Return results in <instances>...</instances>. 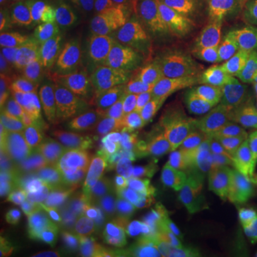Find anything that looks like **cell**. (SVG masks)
<instances>
[{"label":"cell","instance_id":"16","mask_svg":"<svg viewBox=\"0 0 257 257\" xmlns=\"http://www.w3.org/2000/svg\"><path fill=\"white\" fill-rule=\"evenodd\" d=\"M194 220H173L139 241L136 257H189L196 244L204 237Z\"/></svg>","mask_w":257,"mask_h":257},{"label":"cell","instance_id":"20","mask_svg":"<svg viewBox=\"0 0 257 257\" xmlns=\"http://www.w3.org/2000/svg\"><path fill=\"white\" fill-rule=\"evenodd\" d=\"M79 169L64 165L56 157L45 153H26L22 166V184L59 186L74 184Z\"/></svg>","mask_w":257,"mask_h":257},{"label":"cell","instance_id":"13","mask_svg":"<svg viewBox=\"0 0 257 257\" xmlns=\"http://www.w3.org/2000/svg\"><path fill=\"white\" fill-rule=\"evenodd\" d=\"M250 167L239 169L203 184L189 197L193 220L204 231L213 219L239 199L250 187ZM206 234V233H204Z\"/></svg>","mask_w":257,"mask_h":257},{"label":"cell","instance_id":"30","mask_svg":"<svg viewBox=\"0 0 257 257\" xmlns=\"http://www.w3.org/2000/svg\"><path fill=\"white\" fill-rule=\"evenodd\" d=\"M36 94H2V106L29 136L30 111Z\"/></svg>","mask_w":257,"mask_h":257},{"label":"cell","instance_id":"19","mask_svg":"<svg viewBox=\"0 0 257 257\" xmlns=\"http://www.w3.org/2000/svg\"><path fill=\"white\" fill-rule=\"evenodd\" d=\"M60 74L33 63H5L0 67L2 94H39Z\"/></svg>","mask_w":257,"mask_h":257},{"label":"cell","instance_id":"23","mask_svg":"<svg viewBox=\"0 0 257 257\" xmlns=\"http://www.w3.org/2000/svg\"><path fill=\"white\" fill-rule=\"evenodd\" d=\"M250 187L231 206H229L206 226L204 229L206 234H221L239 240H243L247 236L250 230L246 219V203H247Z\"/></svg>","mask_w":257,"mask_h":257},{"label":"cell","instance_id":"33","mask_svg":"<svg viewBox=\"0 0 257 257\" xmlns=\"http://www.w3.org/2000/svg\"><path fill=\"white\" fill-rule=\"evenodd\" d=\"M246 219L248 230L257 227V187H250L246 203Z\"/></svg>","mask_w":257,"mask_h":257},{"label":"cell","instance_id":"5","mask_svg":"<svg viewBox=\"0 0 257 257\" xmlns=\"http://www.w3.org/2000/svg\"><path fill=\"white\" fill-rule=\"evenodd\" d=\"M231 82L219 70L184 67L177 74L173 86L172 110L177 138L189 139L209 130L219 109L223 94Z\"/></svg>","mask_w":257,"mask_h":257},{"label":"cell","instance_id":"22","mask_svg":"<svg viewBox=\"0 0 257 257\" xmlns=\"http://www.w3.org/2000/svg\"><path fill=\"white\" fill-rule=\"evenodd\" d=\"M25 155L20 150L10 147L0 149V214L8 213L12 203L18 197L22 189V166Z\"/></svg>","mask_w":257,"mask_h":257},{"label":"cell","instance_id":"12","mask_svg":"<svg viewBox=\"0 0 257 257\" xmlns=\"http://www.w3.org/2000/svg\"><path fill=\"white\" fill-rule=\"evenodd\" d=\"M209 130L257 143V93L231 80Z\"/></svg>","mask_w":257,"mask_h":257},{"label":"cell","instance_id":"7","mask_svg":"<svg viewBox=\"0 0 257 257\" xmlns=\"http://www.w3.org/2000/svg\"><path fill=\"white\" fill-rule=\"evenodd\" d=\"M124 72L119 67L80 89L77 119L92 140L106 138L124 97Z\"/></svg>","mask_w":257,"mask_h":257},{"label":"cell","instance_id":"26","mask_svg":"<svg viewBox=\"0 0 257 257\" xmlns=\"http://www.w3.org/2000/svg\"><path fill=\"white\" fill-rule=\"evenodd\" d=\"M25 43L22 37L20 23L12 15H2L0 20V62L9 63L10 60L23 55Z\"/></svg>","mask_w":257,"mask_h":257},{"label":"cell","instance_id":"9","mask_svg":"<svg viewBox=\"0 0 257 257\" xmlns=\"http://www.w3.org/2000/svg\"><path fill=\"white\" fill-rule=\"evenodd\" d=\"M79 94L80 87L70 76L60 74L49 87L36 94L30 111L29 136L43 142L56 127L77 117Z\"/></svg>","mask_w":257,"mask_h":257},{"label":"cell","instance_id":"36","mask_svg":"<svg viewBox=\"0 0 257 257\" xmlns=\"http://www.w3.org/2000/svg\"><path fill=\"white\" fill-rule=\"evenodd\" d=\"M20 2H25V0H0L2 15H10L13 10L18 9Z\"/></svg>","mask_w":257,"mask_h":257},{"label":"cell","instance_id":"35","mask_svg":"<svg viewBox=\"0 0 257 257\" xmlns=\"http://www.w3.org/2000/svg\"><path fill=\"white\" fill-rule=\"evenodd\" d=\"M237 10H257V0H224Z\"/></svg>","mask_w":257,"mask_h":257},{"label":"cell","instance_id":"11","mask_svg":"<svg viewBox=\"0 0 257 257\" xmlns=\"http://www.w3.org/2000/svg\"><path fill=\"white\" fill-rule=\"evenodd\" d=\"M22 190L45 213L52 223L70 241L84 239L82 227V202L74 184L40 186L22 184Z\"/></svg>","mask_w":257,"mask_h":257},{"label":"cell","instance_id":"1","mask_svg":"<svg viewBox=\"0 0 257 257\" xmlns=\"http://www.w3.org/2000/svg\"><path fill=\"white\" fill-rule=\"evenodd\" d=\"M114 247L146 237L177 217L180 206L135 176L109 165Z\"/></svg>","mask_w":257,"mask_h":257},{"label":"cell","instance_id":"32","mask_svg":"<svg viewBox=\"0 0 257 257\" xmlns=\"http://www.w3.org/2000/svg\"><path fill=\"white\" fill-rule=\"evenodd\" d=\"M42 241L46 244V247L49 248V251L53 253H59L67 250L72 246V241L64 236L60 230L57 229L56 226H53L52 223H49L46 226V230L42 236Z\"/></svg>","mask_w":257,"mask_h":257},{"label":"cell","instance_id":"8","mask_svg":"<svg viewBox=\"0 0 257 257\" xmlns=\"http://www.w3.org/2000/svg\"><path fill=\"white\" fill-rule=\"evenodd\" d=\"M87 226L94 240L104 248L114 247L109 165H92L82 172L77 182Z\"/></svg>","mask_w":257,"mask_h":257},{"label":"cell","instance_id":"27","mask_svg":"<svg viewBox=\"0 0 257 257\" xmlns=\"http://www.w3.org/2000/svg\"><path fill=\"white\" fill-rule=\"evenodd\" d=\"M230 76L241 87L257 93V39L230 66Z\"/></svg>","mask_w":257,"mask_h":257},{"label":"cell","instance_id":"31","mask_svg":"<svg viewBox=\"0 0 257 257\" xmlns=\"http://www.w3.org/2000/svg\"><path fill=\"white\" fill-rule=\"evenodd\" d=\"M25 136H28L18 123L13 120L8 110L0 107V143L2 147H10L15 150H20L25 145Z\"/></svg>","mask_w":257,"mask_h":257},{"label":"cell","instance_id":"4","mask_svg":"<svg viewBox=\"0 0 257 257\" xmlns=\"http://www.w3.org/2000/svg\"><path fill=\"white\" fill-rule=\"evenodd\" d=\"M165 106L159 80L155 77L139 80L124 93L104 143L117 149H132L159 140L165 127Z\"/></svg>","mask_w":257,"mask_h":257},{"label":"cell","instance_id":"14","mask_svg":"<svg viewBox=\"0 0 257 257\" xmlns=\"http://www.w3.org/2000/svg\"><path fill=\"white\" fill-rule=\"evenodd\" d=\"M111 45L124 57L145 53L156 35L143 13L126 0H116L109 10Z\"/></svg>","mask_w":257,"mask_h":257},{"label":"cell","instance_id":"25","mask_svg":"<svg viewBox=\"0 0 257 257\" xmlns=\"http://www.w3.org/2000/svg\"><path fill=\"white\" fill-rule=\"evenodd\" d=\"M2 246L8 250L12 257H50L46 244L40 239L19 233L2 224Z\"/></svg>","mask_w":257,"mask_h":257},{"label":"cell","instance_id":"2","mask_svg":"<svg viewBox=\"0 0 257 257\" xmlns=\"http://www.w3.org/2000/svg\"><path fill=\"white\" fill-rule=\"evenodd\" d=\"M100 159L135 176L140 182L175 200L180 209H189V180L180 150L173 140H156L145 146L117 149L100 143L96 149Z\"/></svg>","mask_w":257,"mask_h":257},{"label":"cell","instance_id":"39","mask_svg":"<svg viewBox=\"0 0 257 257\" xmlns=\"http://www.w3.org/2000/svg\"><path fill=\"white\" fill-rule=\"evenodd\" d=\"M25 2H28V3H40V2H50V0H25Z\"/></svg>","mask_w":257,"mask_h":257},{"label":"cell","instance_id":"37","mask_svg":"<svg viewBox=\"0 0 257 257\" xmlns=\"http://www.w3.org/2000/svg\"><path fill=\"white\" fill-rule=\"evenodd\" d=\"M50 257H84V256L80 254L79 251L73 250V248H67V250L59 251V253H53Z\"/></svg>","mask_w":257,"mask_h":257},{"label":"cell","instance_id":"15","mask_svg":"<svg viewBox=\"0 0 257 257\" xmlns=\"http://www.w3.org/2000/svg\"><path fill=\"white\" fill-rule=\"evenodd\" d=\"M20 30L26 49L47 55H59L69 49L62 22L52 0L32 3L23 12Z\"/></svg>","mask_w":257,"mask_h":257},{"label":"cell","instance_id":"34","mask_svg":"<svg viewBox=\"0 0 257 257\" xmlns=\"http://www.w3.org/2000/svg\"><path fill=\"white\" fill-rule=\"evenodd\" d=\"M246 246V257H257V227L251 229L244 237Z\"/></svg>","mask_w":257,"mask_h":257},{"label":"cell","instance_id":"21","mask_svg":"<svg viewBox=\"0 0 257 257\" xmlns=\"http://www.w3.org/2000/svg\"><path fill=\"white\" fill-rule=\"evenodd\" d=\"M2 224H6L19 233L42 240L49 220L45 213L22 190L12 203L8 213L2 217Z\"/></svg>","mask_w":257,"mask_h":257},{"label":"cell","instance_id":"24","mask_svg":"<svg viewBox=\"0 0 257 257\" xmlns=\"http://www.w3.org/2000/svg\"><path fill=\"white\" fill-rule=\"evenodd\" d=\"M244 239L221 234H206L193 248L189 257H246Z\"/></svg>","mask_w":257,"mask_h":257},{"label":"cell","instance_id":"10","mask_svg":"<svg viewBox=\"0 0 257 257\" xmlns=\"http://www.w3.org/2000/svg\"><path fill=\"white\" fill-rule=\"evenodd\" d=\"M62 22L67 47L109 45L110 16L92 0H52Z\"/></svg>","mask_w":257,"mask_h":257},{"label":"cell","instance_id":"17","mask_svg":"<svg viewBox=\"0 0 257 257\" xmlns=\"http://www.w3.org/2000/svg\"><path fill=\"white\" fill-rule=\"evenodd\" d=\"M117 50L109 45L77 47L67 62V74L80 89L119 69Z\"/></svg>","mask_w":257,"mask_h":257},{"label":"cell","instance_id":"38","mask_svg":"<svg viewBox=\"0 0 257 257\" xmlns=\"http://www.w3.org/2000/svg\"><path fill=\"white\" fill-rule=\"evenodd\" d=\"M248 179H250V186L251 187H257V162L250 167V176H248Z\"/></svg>","mask_w":257,"mask_h":257},{"label":"cell","instance_id":"3","mask_svg":"<svg viewBox=\"0 0 257 257\" xmlns=\"http://www.w3.org/2000/svg\"><path fill=\"white\" fill-rule=\"evenodd\" d=\"M257 10H240L193 28L182 40L180 59L184 67L219 70L233 63L254 43Z\"/></svg>","mask_w":257,"mask_h":257},{"label":"cell","instance_id":"29","mask_svg":"<svg viewBox=\"0 0 257 257\" xmlns=\"http://www.w3.org/2000/svg\"><path fill=\"white\" fill-rule=\"evenodd\" d=\"M240 10L231 8L224 0H190L189 2V22L190 25L200 26L214 19L233 15Z\"/></svg>","mask_w":257,"mask_h":257},{"label":"cell","instance_id":"6","mask_svg":"<svg viewBox=\"0 0 257 257\" xmlns=\"http://www.w3.org/2000/svg\"><path fill=\"white\" fill-rule=\"evenodd\" d=\"M180 159L192 194L226 173L251 167L257 162V143L206 130L184 143Z\"/></svg>","mask_w":257,"mask_h":257},{"label":"cell","instance_id":"18","mask_svg":"<svg viewBox=\"0 0 257 257\" xmlns=\"http://www.w3.org/2000/svg\"><path fill=\"white\" fill-rule=\"evenodd\" d=\"M89 138L87 132L77 117L66 121L56 127L43 140L46 152L63 162L64 165L80 169L89 155Z\"/></svg>","mask_w":257,"mask_h":257},{"label":"cell","instance_id":"28","mask_svg":"<svg viewBox=\"0 0 257 257\" xmlns=\"http://www.w3.org/2000/svg\"><path fill=\"white\" fill-rule=\"evenodd\" d=\"M140 2L165 25L179 26L186 22V19H189L190 0H140Z\"/></svg>","mask_w":257,"mask_h":257}]
</instances>
